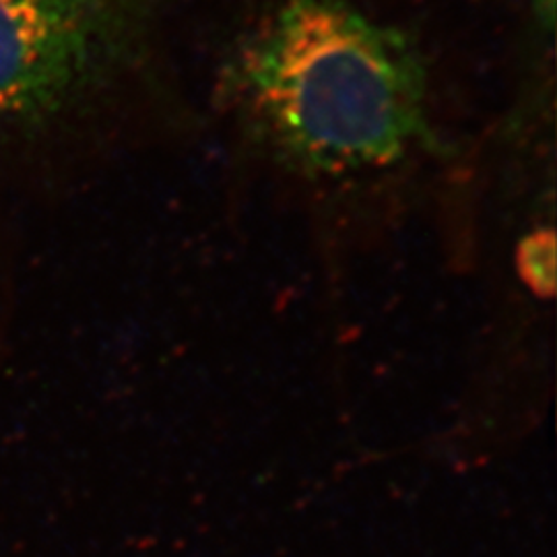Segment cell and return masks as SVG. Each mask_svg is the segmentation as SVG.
<instances>
[{"instance_id":"4","label":"cell","mask_w":557,"mask_h":557,"mask_svg":"<svg viewBox=\"0 0 557 557\" xmlns=\"http://www.w3.org/2000/svg\"><path fill=\"white\" fill-rule=\"evenodd\" d=\"M541 34L552 36L556 27V0H529Z\"/></svg>"},{"instance_id":"3","label":"cell","mask_w":557,"mask_h":557,"mask_svg":"<svg viewBox=\"0 0 557 557\" xmlns=\"http://www.w3.org/2000/svg\"><path fill=\"white\" fill-rule=\"evenodd\" d=\"M518 273L539 298L556 294V236L552 230H539L520 242Z\"/></svg>"},{"instance_id":"2","label":"cell","mask_w":557,"mask_h":557,"mask_svg":"<svg viewBox=\"0 0 557 557\" xmlns=\"http://www.w3.org/2000/svg\"><path fill=\"white\" fill-rule=\"evenodd\" d=\"M161 0H0V124H40L139 59Z\"/></svg>"},{"instance_id":"1","label":"cell","mask_w":557,"mask_h":557,"mask_svg":"<svg viewBox=\"0 0 557 557\" xmlns=\"http://www.w3.org/2000/svg\"><path fill=\"white\" fill-rule=\"evenodd\" d=\"M223 79L248 131L310 172L379 170L430 139L418 41L349 0H278Z\"/></svg>"}]
</instances>
